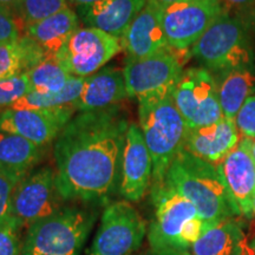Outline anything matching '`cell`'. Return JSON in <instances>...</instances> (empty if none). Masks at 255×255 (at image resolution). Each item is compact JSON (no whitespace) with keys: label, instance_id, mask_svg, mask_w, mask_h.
<instances>
[{"label":"cell","instance_id":"1","mask_svg":"<svg viewBox=\"0 0 255 255\" xmlns=\"http://www.w3.org/2000/svg\"><path fill=\"white\" fill-rule=\"evenodd\" d=\"M129 124L115 107L81 113L64 127L53 150L64 201L105 202L120 189Z\"/></svg>","mask_w":255,"mask_h":255},{"label":"cell","instance_id":"2","mask_svg":"<svg viewBox=\"0 0 255 255\" xmlns=\"http://www.w3.org/2000/svg\"><path fill=\"white\" fill-rule=\"evenodd\" d=\"M164 183L193 203L207 228L241 215L219 168L184 149L169 167Z\"/></svg>","mask_w":255,"mask_h":255},{"label":"cell","instance_id":"3","mask_svg":"<svg viewBox=\"0 0 255 255\" xmlns=\"http://www.w3.org/2000/svg\"><path fill=\"white\" fill-rule=\"evenodd\" d=\"M138 119L152 158L151 188L162 186L173 161L183 149L187 123L177 110L173 92L138 101Z\"/></svg>","mask_w":255,"mask_h":255},{"label":"cell","instance_id":"4","mask_svg":"<svg viewBox=\"0 0 255 255\" xmlns=\"http://www.w3.org/2000/svg\"><path fill=\"white\" fill-rule=\"evenodd\" d=\"M253 24L255 9L239 15H231L226 11L190 47V55L210 72L252 68L254 52L251 32Z\"/></svg>","mask_w":255,"mask_h":255},{"label":"cell","instance_id":"5","mask_svg":"<svg viewBox=\"0 0 255 255\" xmlns=\"http://www.w3.org/2000/svg\"><path fill=\"white\" fill-rule=\"evenodd\" d=\"M95 221V212L64 207L27 229L21 255H81Z\"/></svg>","mask_w":255,"mask_h":255},{"label":"cell","instance_id":"6","mask_svg":"<svg viewBox=\"0 0 255 255\" xmlns=\"http://www.w3.org/2000/svg\"><path fill=\"white\" fill-rule=\"evenodd\" d=\"M155 207L149 226L148 240L152 255H180L186 253L181 233L190 219L200 216L193 203L167 183L151 188Z\"/></svg>","mask_w":255,"mask_h":255},{"label":"cell","instance_id":"7","mask_svg":"<svg viewBox=\"0 0 255 255\" xmlns=\"http://www.w3.org/2000/svg\"><path fill=\"white\" fill-rule=\"evenodd\" d=\"M148 228L131 203L116 201L105 207L88 255H131L142 246Z\"/></svg>","mask_w":255,"mask_h":255},{"label":"cell","instance_id":"8","mask_svg":"<svg viewBox=\"0 0 255 255\" xmlns=\"http://www.w3.org/2000/svg\"><path fill=\"white\" fill-rule=\"evenodd\" d=\"M173 100L189 129L225 119L215 76L205 68L184 70L173 91Z\"/></svg>","mask_w":255,"mask_h":255},{"label":"cell","instance_id":"9","mask_svg":"<svg viewBox=\"0 0 255 255\" xmlns=\"http://www.w3.org/2000/svg\"><path fill=\"white\" fill-rule=\"evenodd\" d=\"M177 50H170L146 58H129L123 69L128 97L143 98L173 92L183 73L184 60Z\"/></svg>","mask_w":255,"mask_h":255},{"label":"cell","instance_id":"10","mask_svg":"<svg viewBox=\"0 0 255 255\" xmlns=\"http://www.w3.org/2000/svg\"><path fill=\"white\" fill-rule=\"evenodd\" d=\"M64 199L57 184L56 170L43 167L31 171L15 187L12 199V216L21 231L62 210Z\"/></svg>","mask_w":255,"mask_h":255},{"label":"cell","instance_id":"11","mask_svg":"<svg viewBox=\"0 0 255 255\" xmlns=\"http://www.w3.org/2000/svg\"><path fill=\"white\" fill-rule=\"evenodd\" d=\"M229 7L222 0H180L162 6V25L169 45L190 49Z\"/></svg>","mask_w":255,"mask_h":255},{"label":"cell","instance_id":"12","mask_svg":"<svg viewBox=\"0 0 255 255\" xmlns=\"http://www.w3.org/2000/svg\"><path fill=\"white\" fill-rule=\"evenodd\" d=\"M122 50L121 40L95 27H79L56 57L73 77L98 72Z\"/></svg>","mask_w":255,"mask_h":255},{"label":"cell","instance_id":"13","mask_svg":"<svg viewBox=\"0 0 255 255\" xmlns=\"http://www.w3.org/2000/svg\"><path fill=\"white\" fill-rule=\"evenodd\" d=\"M76 109H6L0 113V131L14 133L43 148L56 139L73 117Z\"/></svg>","mask_w":255,"mask_h":255},{"label":"cell","instance_id":"14","mask_svg":"<svg viewBox=\"0 0 255 255\" xmlns=\"http://www.w3.org/2000/svg\"><path fill=\"white\" fill-rule=\"evenodd\" d=\"M152 181V158L142 130L130 123L121 168L120 194L128 202H138L145 196Z\"/></svg>","mask_w":255,"mask_h":255},{"label":"cell","instance_id":"15","mask_svg":"<svg viewBox=\"0 0 255 255\" xmlns=\"http://www.w3.org/2000/svg\"><path fill=\"white\" fill-rule=\"evenodd\" d=\"M120 40L129 58H146L170 50L162 25V6L155 0H146Z\"/></svg>","mask_w":255,"mask_h":255},{"label":"cell","instance_id":"16","mask_svg":"<svg viewBox=\"0 0 255 255\" xmlns=\"http://www.w3.org/2000/svg\"><path fill=\"white\" fill-rule=\"evenodd\" d=\"M252 138H241L219 165L220 174L241 215L251 218L255 197V161L251 150Z\"/></svg>","mask_w":255,"mask_h":255},{"label":"cell","instance_id":"17","mask_svg":"<svg viewBox=\"0 0 255 255\" xmlns=\"http://www.w3.org/2000/svg\"><path fill=\"white\" fill-rule=\"evenodd\" d=\"M240 141L241 133L235 121L222 119L209 126L188 129L183 149L219 167Z\"/></svg>","mask_w":255,"mask_h":255},{"label":"cell","instance_id":"18","mask_svg":"<svg viewBox=\"0 0 255 255\" xmlns=\"http://www.w3.org/2000/svg\"><path fill=\"white\" fill-rule=\"evenodd\" d=\"M145 4L146 0H98L79 6L77 14L87 27L98 28L121 39Z\"/></svg>","mask_w":255,"mask_h":255},{"label":"cell","instance_id":"19","mask_svg":"<svg viewBox=\"0 0 255 255\" xmlns=\"http://www.w3.org/2000/svg\"><path fill=\"white\" fill-rule=\"evenodd\" d=\"M126 98L128 92L123 70L108 66L85 78L75 109L79 113L107 110Z\"/></svg>","mask_w":255,"mask_h":255},{"label":"cell","instance_id":"20","mask_svg":"<svg viewBox=\"0 0 255 255\" xmlns=\"http://www.w3.org/2000/svg\"><path fill=\"white\" fill-rule=\"evenodd\" d=\"M79 28V17L66 7L58 13L28 25L26 36L41 47L46 55H57Z\"/></svg>","mask_w":255,"mask_h":255},{"label":"cell","instance_id":"21","mask_svg":"<svg viewBox=\"0 0 255 255\" xmlns=\"http://www.w3.org/2000/svg\"><path fill=\"white\" fill-rule=\"evenodd\" d=\"M41 158V146L14 133L0 131V170L15 183L31 173Z\"/></svg>","mask_w":255,"mask_h":255},{"label":"cell","instance_id":"22","mask_svg":"<svg viewBox=\"0 0 255 255\" xmlns=\"http://www.w3.org/2000/svg\"><path fill=\"white\" fill-rule=\"evenodd\" d=\"M246 237L241 223L227 219L207 228L191 247V255H244Z\"/></svg>","mask_w":255,"mask_h":255},{"label":"cell","instance_id":"23","mask_svg":"<svg viewBox=\"0 0 255 255\" xmlns=\"http://www.w3.org/2000/svg\"><path fill=\"white\" fill-rule=\"evenodd\" d=\"M219 101L225 119L235 120L241 107L255 92V73L252 68H238L218 73Z\"/></svg>","mask_w":255,"mask_h":255},{"label":"cell","instance_id":"24","mask_svg":"<svg viewBox=\"0 0 255 255\" xmlns=\"http://www.w3.org/2000/svg\"><path fill=\"white\" fill-rule=\"evenodd\" d=\"M46 53L30 37L0 44V81L20 75L33 68Z\"/></svg>","mask_w":255,"mask_h":255},{"label":"cell","instance_id":"25","mask_svg":"<svg viewBox=\"0 0 255 255\" xmlns=\"http://www.w3.org/2000/svg\"><path fill=\"white\" fill-rule=\"evenodd\" d=\"M26 73L32 92L56 94L62 91L73 76L63 68L55 55H46Z\"/></svg>","mask_w":255,"mask_h":255},{"label":"cell","instance_id":"26","mask_svg":"<svg viewBox=\"0 0 255 255\" xmlns=\"http://www.w3.org/2000/svg\"><path fill=\"white\" fill-rule=\"evenodd\" d=\"M85 78L72 77L69 84L62 91L56 94H38V92H30L23 96L14 104H12L8 109L12 110H24V109H59L65 107H75L79 95L84 87Z\"/></svg>","mask_w":255,"mask_h":255},{"label":"cell","instance_id":"27","mask_svg":"<svg viewBox=\"0 0 255 255\" xmlns=\"http://www.w3.org/2000/svg\"><path fill=\"white\" fill-rule=\"evenodd\" d=\"M66 7H69L68 0H23L17 15L26 28Z\"/></svg>","mask_w":255,"mask_h":255},{"label":"cell","instance_id":"28","mask_svg":"<svg viewBox=\"0 0 255 255\" xmlns=\"http://www.w3.org/2000/svg\"><path fill=\"white\" fill-rule=\"evenodd\" d=\"M32 92L26 73L0 81V110L8 109L25 95Z\"/></svg>","mask_w":255,"mask_h":255},{"label":"cell","instance_id":"29","mask_svg":"<svg viewBox=\"0 0 255 255\" xmlns=\"http://www.w3.org/2000/svg\"><path fill=\"white\" fill-rule=\"evenodd\" d=\"M21 232L13 216L0 225V255H21Z\"/></svg>","mask_w":255,"mask_h":255},{"label":"cell","instance_id":"30","mask_svg":"<svg viewBox=\"0 0 255 255\" xmlns=\"http://www.w3.org/2000/svg\"><path fill=\"white\" fill-rule=\"evenodd\" d=\"M21 26L23 24L14 12L0 7V44L20 39Z\"/></svg>","mask_w":255,"mask_h":255},{"label":"cell","instance_id":"31","mask_svg":"<svg viewBox=\"0 0 255 255\" xmlns=\"http://www.w3.org/2000/svg\"><path fill=\"white\" fill-rule=\"evenodd\" d=\"M234 121L241 136L255 138V95L245 102Z\"/></svg>","mask_w":255,"mask_h":255},{"label":"cell","instance_id":"32","mask_svg":"<svg viewBox=\"0 0 255 255\" xmlns=\"http://www.w3.org/2000/svg\"><path fill=\"white\" fill-rule=\"evenodd\" d=\"M17 183L0 170V225L12 216V199Z\"/></svg>","mask_w":255,"mask_h":255},{"label":"cell","instance_id":"33","mask_svg":"<svg viewBox=\"0 0 255 255\" xmlns=\"http://www.w3.org/2000/svg\"><path fill=\"white\" fill-rule=\"evenodd\" d=\"M228 7H235L241 12L255 9V0H222Z\"/></svg>","mask_w":255,"mask_h":255},{"label":"cell","instance_id":"34","mask_svg":"<svg viewBox=\"0 0 255 255\" xmlns=\"http://www.w3.org/2000/svg\"><path fill=\"white\" fill-rule=\"evenodd\" d=\"M21 1L23 0H0V7L9 9V11L18 14V9L20 7Z\"/></svg>","mask_w":255,"mask_h":255},{"label":"cell","instance_id":"35","mask_svg":"<svg viewBox=\"0 0 255 255\" xmlns=\"http://www.w3.org/2000/svg\"><path fill=\"white\" fill-rule=\"evenodd\" d=\"M71 4H73L76 7H79V6H85V5H90L94 4V2L98 1V0H69Z\"/></svg>","mask_w":255,"mask_h":255},{"label":"cell","instance_id":"36","mask_svg":"<svg viewBox=\"0 0 255 255\" xmlns=\"http://www.w3.org/2000/svg\"><path fill=\"white\" fill-rule=\"evenodd\" d=\"M155 1L161 6H168V5L174 4V2L180 1V0H155Z\"/></svg>","mask_w":255,"mask_h":255},{"label":"cell","instance_id":"37","mask_svg":"<svg viewBox=\"0 0 255 255\" xmlns=\"http://www.w3.org/2000/svg\"><path fill=\"white\" fill-rule=\"evenodd\" d=\"M251 150H252V155H253V158H254V161H255V138H252Z\"/></svg>","mask_w":255,"mask_h":255},{"label":"cell","instance_id":"38","mask_svg":"<svg viewBox=\"0 0 255 255\" xmlns=\"http://www.w3.org/2000/svg\"><path fill=\"white\" fill-rule=\"evenodd\" d=\"M253 214H255V197H254V201H253Z\"/></svg>","mask_w":255,"mask_h":255},{"label":"cell","instance_id":"39","mask_svg":"<svg viewBox=\"0 0 255 255\" xmlns=\"http://www.w3.org/2000/svg\"><path fill=\"white\" fill-rule=\"evenodd\" d=\"M251 253H252V255H255V246H254V248H252Z\"/></svg>","mask_w":255,"mask_h":255},{"label":"cell","instance_id":"40","mask_svg":"<svg viewBox=\"0 0 255 255\" xmlns=\"http://www.w3.org/2000/svg\"><path fill=\"white\" fill-rule=\"evenodd\" d=\"M180 255H191V253H190V252H186V253H182V254H180Z\"/></svg>","mask_w":255,"mask_h":255},{"label":"cell","instance_id":"41","mask_svg":"<svg viewBox=\"0 0 255 255\" xmlns=\"http://www.w3.org/2000/svg\"><path fill=\"white\" fill-rule=\"evenodd\" d=\"M143 255H145V254H143Z\"/></svg>","mask_w":255,"mask_h":255}]
</instances>
